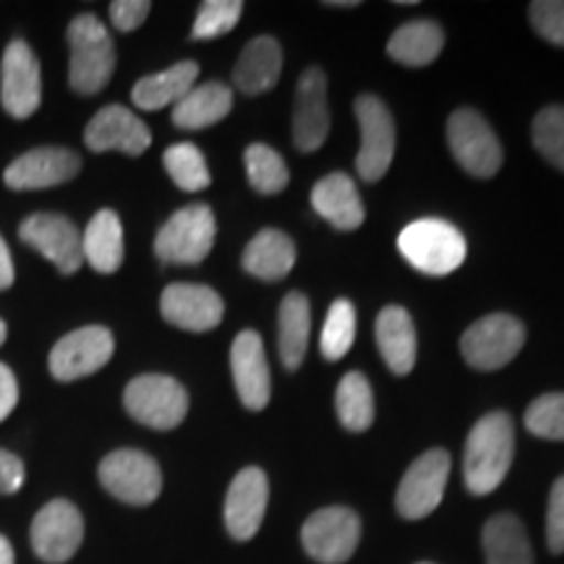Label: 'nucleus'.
<instances>
[{"mask_svg": "<svg viewBox=\"0 0 564 564\" xmlns=\"http://www.w3.org/2000/svg\"><path fill=\"white\" fill-rule=\"evenodd\" d=\"M0 564H13V546L6 535H0Z\"/></svg>", "mask_w": 564, "mask_h": 564, "instance_id": "nucleus-45", "label": "nucleus"}, {"mask_svg": "<svg viewBox=\"0 0 564 564\" xmlns=\"http://www.w3.org/2000/svg\"><path fill=\"white\" fill-rule=\"evenodd\" d=\"M70 89L79 95H97L108 87L116 70V45L110 32L95 13H82L68 26Z\"/></svg>", "mask_w": 564, "mask_h": 564, "instance_id": "nucleus-2", "label": "nucleus"}, {"mask_svg": "<svg viewBox=\"0 0 564 564\" xmlns=\"http://www.w3.org/2000/svg\"><path fill=\"white\" fill-rule=\"evenodd\" d=\"M449 478V455L444 449H429L405 470L398 486V512L405 520H421L442 505L444 486Z\"/></svg>", "mask_w": 564, "mask_h": 564, "instance_id": "nucleus-15", "label": "nucleus"}, {"mask_svg": "<svg viewBox=\"0 0 564 564\" xmlns=\"http://www.w3.org/2000/svg\"><path fill=\"white\" fill-rule=\"evenodd\" d=\"M230 369L241 403L249 408V411H264L272 398V377L270 364H267L262 335L253 333V329H243V333L232 340Z\"/></svg>", "mask_w": 564, "mask_h": 564, "instance_id": "nucleus-19", "label": "nucleus"}, {"mask_svg": "<svg viewBox=\"0 0 564 564\" xmlns=\"http://www.w3.org/2000/svg\"><path fill=\"white\" fill-rule=\"evenodd\" d=\"M19 238L42 257L51 259L61 274H74L84 264L82 232L68 217L40 212L19 225Z\"/></svg>", "mask_w": 564, "mask_h": 564, "instance_id": "nucleus-14", "label": "nucleus"}, {"mask_svg": "<svg viewBox=\"0 0 564 564\" xmlns=\"http://www.w3.org/2000/svg\"><path fill=\"white\" fill-rule=\"evenodd\" d=\"M486 564H533V549L523 523L510 512L494 514L484 525Z\"/></svg>", "mask_w": 564, "mask_h": 564, "instance_id": "nucleus-31", "label": "nucleus"}, {"mask_svg": "<svg viewBox=\"0 0 564 564\" xmlns=\"http://www.w3.org/2000/svg\"><path fill=\"white\" fill-rule=\"evenodd\" d=\"M100 484L126 505H152L162 491V474L154 457L139 449H116L100 463Z\"/></svg>", "mask_w": 564, "mask_h": 564, "instance_id": "nucleus-10", "label": "nucleus"}, {"mask_svg": "<svg viewBox=\"0 0 564 564\" xmlns=\"http://www.w3.org/2000/svg\"><path fill=\"white\" fill-rule=\"evenodd\" d=\"M243 3L241 0H207L196 13L192 37L194 40H215L228 34L232 26L241 21Z\"/></svg>", "mask_w": 564, "mask_h": 564, "instance_id": "nucleus-38", "label": "nucleus"}, {"mask_svg": "<svg viewBox=\"0 0 564 564\" xmlns=\"http://www.w3.org/2000/svg\"><path fill=\"white\" fill-rule=\"evenodd\" d=\"M308 335H312V306L308 299L299 291L288 293L280 303L278 314V345L285 369L295 371L306 358Z\"/></svg>", "mask_w": 564, "mask_h": 564, "instance_id": "nucleus-28", "label": "nucleus"}, {"mask_svg": "<svg viewBox=\"0 0 564 564\" xmlns=\"http://www.w3.org/2000/svg\"><path fill=\"white\" fill-rule=\"evenodd\" d=\"M82 171V158L63 147H40V150L24 152L6 167L3 181L13 192H37V188H53L61 183L76 178Z\"/></svg>", "mask_w": 564, "mask_h": 564, "instance_id": "nucleus-16", "label": "nucleus"}, {"mask_svg": "<svg viewBox=\"0 0 564 564\" xmlns=\"http://www.w3.org/2000/svg\"><path fill=\"white\" fill-rule=\"evenodd\" d=\"M533 147L541 158L564 173V108L549 105L533 121Z\"/></svg>", "mask_w": 564, "mask_h": 564, "instance_id": "nucleus-36", "label": "nucleus"}, {"mask_svg": "<svg viewBox=\"0 0 564 564\" xmlns=\"http://www.w3.org/2000/svg\"><path fill=\"white\" fill-rule=\"evenodd\" d=\"M24 463L17 455L0 449V494H17L24 486Z\"/></svg>", "mask_w": 564, "mask_h": 564, "instance_id": "nucleus-42", "label": "nucleus"}, {"mask_svg": "<svg viewBox=\"0 0 564 564\" xmlns=\"http://www.w3.org/2000/svg\"><path fill=\"white\" fill-rule=\"evenodd\" d=\"M0 102L17 121L34 116L42 102V70L24 40H11L0 63Z\"/></svg>", "mask_w": 564, "mask_h": 564, "instance_id": "nucleus-11", "label": "nucleus"}, {"mask_svg": "<svg viewBox=\"0 0 564 564\" xmlns=\"http://www.w3.org/2000/svg\"><path fill=\"white\" fill-rule=\"evenodd\" d=\"M116 340L108 327H82L61 337L51 350V373L58 382L89 377L112 358Z\"/></svg>", "mask_w": 564, "mask_h": 564, "instance_id": "nucleus-13", "label": "nucleus"}, {"mask_svg": "<svg viewBox=\"0 0 564 564\" xmlns=\"http://www.w3.org/2000/svg\"><path fill=\"white\" fill-rule=\"evenodd\" d=\"M514 455V423L505 411L486 413L465 442V486L476 497L499 489Z\"/></svg>", "mask_w": 564, "mask_h": 564, "instance_id": "nucleus-1", "label": "nucleus"}, {"mask_svg": "<svg viewBox=\"0 0 564 564\" xmlns=\"http://www.w3.org/2000/svg\"><path fill=\"white\" fill-rule=\"evenodd\" d=\"M6 335H9V329H6V322L0 319V345L6 343Z\"/></svg>", "mask_w": 564, "mask_h": 564, "instance_id": "nucleus-47", "label": "nucleus"}, {"mask_svg": "<svg viewBox=\"0 0 564 564\" xmlns=\"http://www.w3.org/2000/svg\"><path fill=\"white\" fill-rule=\"evenodd\" d=\"M419 564H432V562H419Z\"/></svg>", "mask_w": 564, "mask_h": 564, "instance_id": "nucleus-48", "label": "nucleus"}, {"mask_svg": "<svg viewBox=\"0 0 564 564\" xmlns=\"http://www.w3.org/2000/svg\"><path fill=\"white\" fill-rule=\"evenodd\" d=\"M13 285V259L9 246H6L3 236H0V291Z\"/></svg>", "mask_w": 564, "mask_h": 564, "instance_id": "nucleus-44", "label": "nucleus"}, {"mask_svg": "<svg viewBox=\"0 0 564 564\" xmlns=\"http://www.w3.org/2000/svg\"><path fill=\"white\" fill-rule=\"evenodd\" d=\"M84 141L91 152H123L139 158L150 150L152 131L123 105H108L91 118Z\"/></svg>", "mask_w": 564, "mask_h": 564, "instance_id": "nucleus-21", "label": "nucleus"}, {"mask_svg": "<svg viewBox=\"0 0 564 564\" xmlns=\"http://www.w3.org/2000/svg\"><path fill=\"white\" fill-rule=\"evenodd\" d=\"M327 6H335V9H356L358 0H333V3Z\"/></svg>", "mask_w": 564, "mask_h": 564, "instance_id": "nucleus-46", "label": "nucleus"}, {"mask_svg": "<svg viewBox=\"0 0 564 564\" xmlns=\"http://www.w3.org/2000/svg\"><path fill=\"white\" fill-rule=\"evenodd\" d=\"M232 108V91L223 82H207L194 87L173 105V123L183 131H199L220 123Z\"/></svg>", "mask_w": 564, "mask_h": 564, "instance_id": "nucleus-26", "label": "nucleus"}, {"mask_svg": "<svg viewBox=\"0 0 564 564\" xmlns=\"http://www.w3.org/2000/svg\"><path fill=\"white\" fill-rule=\"evenodd\" d=\"M447 144L457 165L474 178H494L502 167V144L481 112L470 108L455 110L447 121Z\"/></svg>", "mask_w": 564, "mask_h": 564, "instance_id": "nucleus-6", "label": "nucleus"}, {"mask_svg": "<svg viewBox=\"0 0 564 564\" xmlns=\"http://www.w3.org/2000/svg\"><path fill=\"white\" fill-rule=\"evenodd\" d=\"M282 74V51L274 37H253L243 47L241 58L232 70L236 89L243 95H264L272 87H278Z\"/></svg>", "mask_w": 564, "mask_h": 564, "instance_id": "nucleus-24", "label": "nucleus"}, {"mask_svg": "<svg viewBox=\"0 0 564 564\" xmlns=\"http://www.w3.org/2000/svg\"><path fill=\"white\" fill-rule=\"evenodd\" d=\"M150 0H116L110 3V21L118 32H133L150 17Z\"/></svg>", "mask_w": 564, "mask_h": 564, "instance_id": "nucleus-41", "label": "nucleus"}, {"mask_svg": "<svg viewBox=\"0 0 564 564\" xmlns=\"http://www.w3.org/2000/svg\"><path fill=\"white\" fill-rule=\"evenodd\" d=\"M162 319L188 333H209L223 322L225 303L207 285L194 282H173L162 291L160 299Z\"/></svg>", "mask_w": 564, "mask_h": 564, "instance_id": "nucleus-18", "label": "nucleus"}, {"mask_svg": "<svg viewBox=\"0 0 564 564\" xmlns=\"http://www.w3.org/2000/svg\"><path fill=\"white\" fill-rule=\"evenodd\" d=\"M356 118L361 129V150L356 158V171L364 181H379L390 171L394 158V131L392 112L377 95H358L356 97Z\"/></svg>", "mask_w": 564, "mask_h": 564, "instance_id": "nucleus-8", "label": "nucleus"}, {"mask_svg": "<svg viewBox=\"0 0 564 564\" xmlns=\"http://www.w3.org/2000/svg\"><path fill=\"white\" fill-rule=\"evenodd\" d=\"M528 17L541 37L564 47V0H535L528 9Z\"/></svg>", "mask_w": 564, "mask_h": 564, "instance_id": "nucleus-39", "label": "nucleus"}, {"mask_svg": "<svg viewBox=\"0 0 564 564\" xmlns=\"http://www.w3.org/2000/svg\"><path fill=\"white\" fill-rule=\"evenodd\" d=\"M17 403H19L17 373H13L6 364H0V421L9 419Z\"/></svg>", "mask_w": 564, "mask_h": 564, "instance_id": "nucleus-43", "label": "nucleus"}, {"mask_svg": "<svg viewBox=\"0 0 564 564\" xmlns=\"http://www.w3.org/2000/svg\"><path fill=\"white\" fill-rule=\"evenodd\" d=\"M303 549L322 564L348 562L361 541V518L348 507H324L303 523Z\"/></svg>", "mask_w": 564, "mask_h": 564, "instance_id": "nucleus-9", "label": "nucleus"}, {"mask_svg": "<svg viewBox=\"0 0 564 564\" xmlns=\"http://www.w3.org/2000/svg\"><path fill=\"white\" fill-rule=\"evenodd\" d=\"M525 327L510 314H489L465 329L460 337V352L478 371L502 369L523 350Z\"/></svg>", "mask_w": 564, "mask_h": 564, "instance_id": "nucleus-7", "label": "nucleus"}, {"mask_svg": "<svg viewBox=\"0 0 564 564\" xmlns=\"http://www.w3.org/2000/svg\"><path fill=\"white\" fill-rule=\"evenodd\" d=\"M546 544L554 554L564 552V476H560L549 494L546 507Z\"/></svg>", "mask_w": 564, "mask_h": 564, "instance_id": "nucleus-40", "label": "nucleus"}, {"mask_svg": "<svg viewBox=\"0 0 564 564\" xmlns=\"http://www.w3.org/2000/svg\"><path fill=\"white\" fill-rule=\"evenodd\" d=\"M84 541V518L68 499H53L34 514L32 549L42 562L61 564L79 552Z\"/></svg>", "mask_w": 564, "mask_h": 564, "instance_id": "nucleus-12", "label": "nucleus"}, {"mask_svg": "<svg viewBox=\"0 0 564 564\" xmlns=\"http://www.w3.org/2000/svg\"><path fill=\"white\" fill-rule=\"evenodd\" d=\"M337 419L348 432H366L373 423V392L361 371L345 373L335 394Z\"/></svg>", "mask_w": 564, "mask_h": 564, "instance_id": "nucleus-32", "label": "nucleus"}, {"mask_svg": "<svg viewBox=\"0 0 564 564\" xmlns=\"http://www.w3.org/2000/svg\"><path fill=\"white\" fill-rule=\"evenodd\" d=\"M162 162H165V171L175 186L183 188V192H204L212 183L207 160H204L202 150L194 147L192 141H181V144L167 147L165 154H162Z\"/></svg>", "mask_w": 564, "mask_h": 564, "instance_id": "nucleus-33", "label": "nucleus"}, {"mask_svg": "<svg viewBox=\"0 0 564 564\" xmlns=\"http://www.w3.org/2000/svg\"><path fill=\"white\" fill-rule=\"evenodd\" d=\"M126 413L150 429H175L188 413V392L165 373H141L123 392Z\"/></svg>", "mask_w": 564, "mask_h": 564, "instance_id": "nucleus-5", "label": "nucleus"}, {"mask_svg": "<svg viewBox=\"0 0 564 564\" xmlns=\"http://www.w3.org/2000/svg\"><path fill=\"white\" fill-rule=\"evenodd\" d=\"M329 133L327 76L322 68H306L295 84L293 144L299 152H316Z\"/></svg>", "mask_w": 564, "mask_h": 564, "instance_id": "nucleus-17", "label": "nucleus"}, {"mask_svg": "<svg viewBox=\"0 0 564 564\" xmlns=\"http://www.w3.org/2000/svg\"><path fill=\"white\" fill-rule=\"evenodd\" d=\"M352 340H356V306L348 299H337L329 306L327 319H324L322 329V356L327 361H340L345 352L350 350Z\"/></svg>", "mask_w": 564, "mask_h": 564, "instance_id": "nucleus-35", "label": "nucleus"}, {"mask_svg": "<svg viewBox=\"0 0 564 564\" xmlns=\"http://www.w3.org/2000/svg\"><path fill=\"white\" fill-rule=\"evenodd\" d=\"M377 345L392 373L405 377L413 371L419 356L415 324L403 306H387L377 316Z\"/></svg>", "mask_w": 564, "mask_h": 564, "instance_id": "nucleus-23", "label": "nucleus"}, {"mask_svg": "<svg viewBox=\"0 0 564 564\" xmlns=\"http://www.w3.org/2000/svg\"><path fill=\"white\" fill-rule=\"evenodd\" d=\"M444 47V30L432 19H415L394 30L387 42V53L392 61L403 63V66L421 68L440 58Z\"/></svg>", "mask_w": 564, "mask_h": 564, "instance_id": "nucleus-30", "label": "nucleus"}, {"mask_svg": "<svg viewBox=\"0 0 564 564\" xmlns=\"http://www.w3.org/2000/svg\"><path fill=\"white\" fill-rule=\"evenodd\" d=\"M243 162L251 188L262 196L280 194L288 186V181H291L285 160L267 144H251L243 154Z\"/></svg>", "mask_w": 564, "mask_h": 564, "instance_id": "nucleus-34", "label": "nucleus"}, {"mask_svg": "<svg viewBox=\"0 0 564 564\" xmlns=\"http://www.w3.org/2000/svg\"><path fill=\"white\" fill-rule=\"evenodd\" d=\"M312 207L337 230H356L366 220V207L356 181L345 173H329L314 183Z\"/></svg>", "mask_w": 564, "mask_h": 564, "instance_id": "nucleus-22", "label": "nucleus"}, {"mask_svg": "<svg viewBox=\"0 0 564 564\" xmlns=\"http://www.w3.org/2000/svg\"><path fill=\"white\" fill-rule=\"evenodd\" d=\"M196 76H199V66L194 61H181L160 74L139 79L131 91V100L139 110H162L183 100L194 89Z\"/></svg>", "mask_w": 564, "mask_h": 564, "instance_id": "nucleus-27", "label": "nucleus"}, {"mask_svg": "<svg viewBox=\"0 0 564 564\" xmlns=\"http://www.w3.org/2000/svg\"><path fill=\"white\" fill-rule=\"evenodd\" d=\"M525 429L539 440L564 442V392H549L525 411Z\"/></svg>", "mask_w": 564, "mask_h": 564, "instance_id": "nucleus-37", "label": "nucleus"}, {"mask_svg": "<svg viewBox=\"0 0 564 564\" xmlns=\"http://www.w3.org/2000/svg\"><path fill=\"white\" fill-rule=\"evenodd\" d=\"M215 236V212L207 204H192L162 225L154 238V253L165 264H199L209 257Z\"/></svg>", "mask_w": 564, "mask_h": 564, "instance_id": "nucleus-4", "label": "nucleus"}, {"mask_svg": "<svg viewBox=\"0 0 564 564\" xmlns=\"http://www.w3.org/2000/svg\"><path fill=\"white\" fill-rule=\"evenodd\" d=\"M295 267V243L282 230L264 228L251 238L243 251V270L253 278L278 282Z\"/></svg>", "mask_w": 564, "mask_h": 564, "instance_id": "nucleus-25", "label": "nucleus"}, {"mask_svg": "<svg viewBox=\"0 0 564 564\" xmlns=\"http://www.w3.org/2000/svg\"><path fill=\"white\" fill-rule=\"evenodd\" d=\"M267 502H270V481L262 468H243L232 478L225 497V525L236 541H249L262 528Z\"/></svg>", "mask_w": 564, "mask_h": 564, "instance_id": "nucleus-20", "label": "nucleus"}, {"mask_svg": "<svg viewBox=\"0 0 564 564\" xmlns=\"http://www.w3.org/2000/svg\"><path fill=\"white\" fill-rule=\"evenodd\" d=\"M84 262L97 272L112 274L123 264V225L112 209H100L82 236Z\"/></svg>", "mask_w": 564, "mask_h": 564, "instance_id": "nucleus-29", "label": "nucleus"}, {"mask_svg": "<svg viewBox=\"0 0 564 564\" xmlns=\"http://www.w3.org/2000/svg\"><path fill=\"white\" fill-rule=\"evenodd\" d=\"M398 249L408 259V264L432 278H444L455 272L468 257L465 236L453 223L426 217L403 228L398 238Z\"/></svg>", "mask_w": 564, "mask_h": 564, "instance_id": "nucleus-3", "label": "nucleus"}]
</instances>
